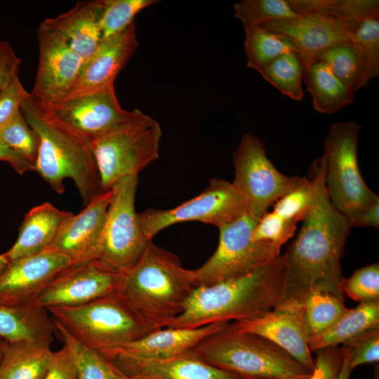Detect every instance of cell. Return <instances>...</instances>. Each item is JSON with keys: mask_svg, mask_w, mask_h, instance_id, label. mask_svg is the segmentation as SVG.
Instances as JSON below:
<instances>
[{"mask_svg": "<svg viewBox=\"0 0 379 379\" xmlns=\"http://www.w3.org/2000/svg\"><path fill=\"white\" fill-rule=\"evenodd\" d=\"M302 222L298 236L283 254L286 277L282 301L302 304L314 291L344 298L340 259L352 227L331 204L325 185Z\"/></svg>", "mask_w": 379, "mask_h": 379, "instance_id": "cell-1", "label": "cell"}, {"mask_svg": "<svg viewBox=\"0 0 379 379\" xmlns=\"http://www.w3.org/2000/svg\"><path fill=\"white\" fill-rule=\"evenodd\" d=\"M284 255L246 274L211 286H197L182 312L168 326L194 328L216 322L251 320L272 310L283 300Z\"/></svg>", "mask_w": 379, "mask_h": 379, "instance_id": "cell-2", "label": "cell"}, {"mask_svg": "<svg viewBox=\"0 0 379 379\" xmlns=\"http://www.w3.org/2000/svg\"><path fill=\"white\" fill-rule=\"evenodd\" d=\"M199 286L194 270L150 240L138 261L121 275L115 292L153 331L168 327Z\"/></svg>", "mask_w": 379, "mask_h": 379, "instance_id": "cell-3", "label": "cell"}, {"mask_svg": "<svg viewBox=\"0 0 379 379\" xmlns=\"http://www.w3.org/2000/svg\"><path fill=\"white\" fill-rule=\"evenodd\" d=\"M20 110L40 139L35 171L54 191L62 194L64 180L72 179L85 205L104 192L90 141L41 106L30 93L22 100Z\"/></svg>", "mask_w": 379, "mask_h": 379, "instance_id": "cell-4", "label": "cell"}, {"mask_svg": "<svg viewBox=\"0 0 379 379\" xmlns=\"http://www.w3.org/2000/svg\"><path fill=\"white\" fill-rule=\"evenodd\" d=\"M208 364L242 378L308 379L311 371L269 340L227 322L192 350Z\"/></svg>", "mask_w": 379, "mask_h": 379, "instance_id": "cell-5", "label": "cell"}, {"mask_svg": "<svg viewBox=\"0 0 379 379\" xmlns=\"http://www.w3.org/2000/svg\"><path fill=\"white\" fill-rule=\"evenodd\" d=\"M46 310L78 343L96 351L129 343L153 331L115 291L83 305Z\"/></svg>", "mask_w": 379, "mask_h": 379, "instance_id": "cell-6", "label": "cell"}, {"mask_svg": "<svg viewBox=\"0 0 379 379\" xmlns=\"http://www.w3.org/2000/svg\"><path fill=\"white\" fill-rule=\"evenodd\" d=\"M159 124L138 109L130 118L91 141L103 192L121 178L138 173L159 157Z\"/></svg>", "mask_w": 379, "mask_h": 379, "instance_id": "cell-7", "label": "cell"}, {"mask_svg": "<svg viewBox=\"0 0 379 379\" xmlns=\"http://www.w3.org/2000/svg\"><path fill=\"white\" fill-rule=\"evenodd\" d=\"M360 125L354 121L333 123L324 140V181L333 206L349 222L356 219L378 196L366 184L357 159Z\"/></svg>", "mask_w": 379, "mask_h": 379, "instance_id": "cell-8", "label": "cell"}, {"mask_svg": "<svg viewBox=\"0 0 379 379\" xmlns=\"http://www.w3.org/2000/svg\"><path fill=\"white\" fill-rule=\"evenodd\" d=\"M232 183L243 197L247 212L260 219L278 199L302 185L307 178L281 173L267 157L264 143L246 133L232 155Z\"/></svg>", "mask_w": 379, "mask_h": 379, "instance_id": "cell-9", "label": "cell"}, {"mask_svg": "<svg viewBox=\"0 0 379 379\" xmlns=\"http://www.w3.org/2000/svg\"><path fill=\"white\" fill-rule=\"evenodd\" d=\"M259 219L246 212L219 227L217 248L210 258L194 270L199 286H211L239 277L272 263L280 250L253 238Z\"/></svg>", "mask_w": 379, "mask_h": 379, "instance_id": "cell-10", "label": "cell"}, {"mask_svg": "<svg viewBox=\"0 0 379 379\" xmlns=\"http://www.w3.org/2000/svg\"><path fill=\"white\" fill-rule=\"evenodd\" d=\"M138 184V175H131L119 179L111 188L98 260L120 274L138 261L150 241L143 233L135 209Z\"/></svg>", "mask_w": 379, "mask_h": 379, "instance_id": "cell-11", "label": "cell"}, {"mask_svg": "<svg viewBox=\"0 0 379 379\" xmlns=\"http://www.w3.org/2000/svg\"><path fill=\"white\" fill-rule=\"evenodd\" d=\"M246 212L245 201L233 184L213 178L194 198L171 209H147L138 213V218L146 238L152 240L160 231L177 223L199 221L219 228Z\"/></svg>", "mask_w": 379, "mask_h": 379, "instance_id": "cell-12", "label": "cell"}, {"mask_svg": "<svg viewBox=\"0 0 379 379\" xmlns=\"http://www.w3.org/2000/svg\"><path fill=\"white\" fill-rule=\"evenodd\" d=\"M39 57L31 95L43 107L64 98L77 79L84 59L54 30L41 23L37 30Z\"/></svg>", "mask_w": 379, "mask_h": 379, "instance_id": "cell-13", "label": "cell"}, {"mask_svg": "<svg viewBox=\"0 0 379 379\" xmlns=\"http://www.w3.org/2000/svg\"><path fill=\"white\" fill-rule=\"evenodd\" d=\"M45 107L90 142L124 123L132 114L120 106L114 85L69 95Z\"/></svg>", "mask_w": 379, "mask_h": 379, "instance_id": "cell-14", "label": "cell"}, {"mask_svg": "<svg viewBox=\"0 0 379 379\" xmlns=\"http://www.w3.org/2000/svg\"><path fill=\"white\" fill-rule=\"evenodd\" d=\"M121 275L98 260L72 265L58 275L33 304L46 310L83 305L115 291Z\"/></svg>", "mask_w": 379, "mask_h": 379, "instance_id": "cell-15", "label": "cell"}, {"mask_svg": "<svg viewBox=\"0 0 379 379\" xmlns=\"http://www.w3.org/2000/svg\"><path fill=\"white\" fill-rule=\"evenodd\" d=\"M72 265L65 255L48 248L9 262L0 274V303L33 304L40 293Z\"/></svg>", "mask_w": 379, "mask_h": 379, "instance_id": "cell-16", "label": "cell"}, {"mask_svg": "<svg viewBox=\"0 0 379 379\" xmlns=\"http://www.w3.org/2000/svg\"><path fill=\"white\" fill-rule=\"evenodd\" d=\"M238 331L260 335L276 344L312 371L314 359L309 347L302 304L286 300L264 315L251 320L232 321Z\"/></svg>", "mask_w": 379, "mask_h": 379, "instance_id": "cell-17", "label": "cell"}, {"mask_svg": "<svg viewBox=\"0 0 379 379\" xmlns=\"http://www.w3.org/2000/svg\"><path fill=\"white\" fill-rule=\"evenodd\" d=\"M112 195L111 189L95 196L69 219L48 248L65 255L73 265L98 260Z\"/></svg>", "mask_w": 379, "mask_h": 379, "instance_id": "cell-18", "label": "cell"}, {"mask_svg": "<svg viewBox=\"0 0 379 379\" xmlns=\"http://www.w3.org/2000/svg\"><path fill=\"white\" fill-rule=\"evenodd\" d=\"M288 37L296 46L302 65L340 43H350L348 21L320 13H307L263 25Z\"/></svg>", "mask_w": 379, "mask_h": 379, "instance_id": "cell-19", "label": "cell"}, {"mask_svg": "<svg viewBox=\"0 0 379 379\" xmlns=\"http://www.w3.org/2000/svg\"><path fill=\"white\" fill-rule=\"evenodd\" d=\"M138 46L134 22L120 33L102 39L94 53L84 60L67 95L114 85L116 77Z\"/></svg>", "mask_w": 379, "mask_h": 379, "instance_id": "cell-20", "label": "cell"}, {"mask_svg": "<svg viewBox=\"0 0 379 379\" xmlns=\"http://www.w3.org/2000/svg\"><path fill=\"white\" fill-rule=\"evenodd\" d=\"M101 354L125 373L148 379L242 378L208 364L192 350L163 359H148L121 354Z\"/></svg>", "mask_w": 379, "mask_h": 379, "instance_id": "cell-21", "label": "cell"}, {"mask_svg": "<svg viewBox=\"0 0 379 379\" xmlns=\"http://www.w3.org/2000/svg\"><path fill=\"white\" fill-rule=\"evenodd\" d=\"M227 321L194 328H161L129 343L98 351L148 359H163L193 350L203 340L221 329Z\"/></svg>", "mask_w": 379, "mask_h": 379, "instance_id": "cell-22", "label": "cell"}, {"mask_svg": "<svg viewBox=\"0 0 379 379\" xmlns=\"http://www.w3.org/2000/svg\"><path fill=\"white\" fill-rule=\"evenodd\" d=\"M102 0L81 1L68 11L41 24L61 35L84 60L102 39L100 21Z\"/></svg>", "mask_w": 379, "mask_h": 379, "instance_id": "cell-23", "label": "cell"}, {"mask_svg": "<svg viewBox=\"0 0 379 379\" xmlns=\"http://www.w3.org/2000/svg\"><path fill=\"white\" fill-rule=\"evenodd\" d=\"M73 215L58 209L50 202L33 207L22 222L16 241L4 253L8 262L49 247Z\"/></svg>", "mask_w": 379, "mask_h": 379, "instance_id": "cell-24", "label": "cell"}, {"mask_svg": "<svg viewBox=\"0 0 379 379\" xmlns=\"http://www.w3.org/2000/svg\"><path fill=\"white\" fill-rule=\"evenodd\" d=\"M51 343L46 340L9 342L2 339L0 379H43L53 353Z\"/></svg>", "mask_w": 379, "mask_h": 379, "instance_id": "cell-25", "label": "cell"}, {"mask_svg": "<svg viewBox=\"0 0 379 379\" xmlns=\"http://www.w3.org/2000/svg\"><path fill=\"white\" fill-rule=\"evenodd\" d=\"M55 331L54 321L46 309L34 304L0 303V338L4 340L52 341Z\"/></svg>", "mask_w": 379, "mask_h": 379, "instance_id": "cell-26", "label": "cell"}, {"mask_svg": "<svg viewBox=\"0 0 379 379\" xmlns=\"http://www.w3.org/2000/svg\"><path fill=\"white\" fill-rule=\"evenodd\" d=\"M302 82L312 96L316 111L333 114L353 102L354 93L325 62L317 59L302 65Z\"/></svg>", "mask_w": 379, "mask_h": 379, "instance_id": "cell-27", "label": "cell"}, {"mask_svg": "<svg viewBox=\"0 0 379 379\" xmlns=\"http://www.w3.org/2000/svg\"><path fill=\"white\" fill-rule=\"evenodd\" d=\"M379 328V301L359 303L347 309L326 332L309 340L310 351L343 345L370 330Z\"/></svg>", "mask_w": 379, "mask_h": 379, "instance_id": "cell-28", "label": "cell"}, {"mask_svg": "<svg viewBox=\"0 0 379 379\" xmlns=\"http://www.w3.org/2000/svg\"><path fill=\"white\" fill-rule=\"evenodd\" d=\"M247 66L256 71L288 53H298L295 44L286 36L263 25L244 27Z\"/></svg>", "mask_w": 379, "mask_h": 379, "instance_id": "cell-29", "label": "cell"}, {"mask_svg": "<svg viewBox=\"0 0 379 379\" xmlns=\"http://www.w3.org/2000/svg\"><path fill=\"white\" fill-rule=\"evenodd\" d=\"M302 307L309 340L328 330L347 309L343 298L320 291L308 293Z\"/></svg>", "mask_w": 379, "mask_h": 379, "instance_id": "cell-30", "label": "cell"}, {"mask_svg": "<svg viewBox=\"0 0 379 379\" xmlns=\"http://www.w3.org/2000/svg\"><path fill=\"white\" fill-rule=\"evenodd\" d=\"M54 324L64 343L72 349L74 354L79 379H148L125 373L100 352L83 346L58 324L55 321Z\"/></svg>", "mask_w": 379, "mask_h": 379, "instance_id": "cell-31", "label": "cell"}, {"mask_svg": "<svg viewBox=\"0 0 379 379\" xmlns=\"http://www.w3.org/2000/svg\"><path fill=\"white\" fill-rule=\"evenodd\" d=\"M350 43L369 80L379 75V14L348 21Z\"/></svg>", "mask_w": 379, "mask_h": 379, "instance_id": "cell-32", "label": "cell"}, {"mask_svg": "<svg viewBox=\"0 0 379 379\" xmlns=\"http://www.w3.org/2000/svg\"><path fill=\"white\" fill-rule=\"evenodd\" d=\"M334 74L354 93L370 81L357 52L350 43L335 44L318 54Z\"/></svg>", "mask_w": 379, "mask_h": 379, "instance_id": "cell-33", "label": "cell"}, {"mask_svg": "<svg viewBox=\"0 0 379 379\" xmlns=\"http://www.w3.org/2000/svg\"><path fill=\"white\" fill-rule=\"evenodd\" d=\"M298 15L320 13L343 20L379 14L377 0H288Z\"/></svg>", "mask_w": 379, "mask_h": 379, "instance_id": "cell-34", "label": "cell"}, {"mask_svg": "<svg viewBox=\"0 0 379 379\" xmlns=\"http://www.w3.org/2000/svg\"><path fill=\"white\" fill-rule=\"evenodd\" d=\"M258 72L284 95L295 100L304 98L302 65L297 53L291 52L278 57Z\"/></svg>", "mask_w": 379, "mask_h": 379, "instance_id": "cell-35", "label": "cell"}, {"mask_svg": "<svg viewBox=\"0 0 379 379\" xmlns=\"http://www.w3.org/2000/svg\"><path fill=\"white\" fill-rule=\"evenodd\" d=\"M234 15L244 27L293 18L299 15L288 0H242L234 4Z\"/></svg>", "mask_w": 379, "mask_h": 379, "instance_id": "cell-36", "label": "cell"}, {"mask_svg": "<svg viewBox=\"0 0 379 379\" xmlns=\"http://www.w3.org/2000/svg\"><path fill=\"white\" fill-rule=\"evenodd\" d=\"M157 2L156 0H102L100 21L102 39L120 33L134 22L139 12Z\"/></svg>", "mask_w": 379, "mask_h": 379, "instance_id": "cell-37", "label": "cell"}, {"mask_svg": "<svg viewBox=\"0 0 379 379\" xmlns=\"http://www.w3.org/2000/svg\"><path fill=\"white\" fill-rule=\"evenodd\" d=\"M0 141L35 165L40 139L25 119L21 110L0 128Z\"/></svg>", "mask_w": 379, "mask_h": 379, "instance_id": "cell-38", "label": "cell"}, {"mask_svg": "<svg viewBox=\"0 0 379 379\" xmlns=\"http://www.w3.org/2000/svg\"><path fill=\"white\" fill-rule=\"evenodd\" d=\"M342 291L360 303L379 301V263L361 267L344 278Z\"/></svg>", "mask_w": 379, "mask_h": 379, "instance_id": "cell-39", "label": "cell"}, {"mask_svg": "<svg viewBox=\"0 0 379 379\" xmlns=\"http://www.w3.org/2000/svg\"><path fill=\"white\" fill-rule=\"evenodd\" d=\"M296 230V225L284 220L272 211L262 216L253 233V238L280 250Z\"/></svg>", "mask_w": 379, "mask_h": 379, "instance_id": "cell-40", "label": "cell"}, {"mask_svg": "<svg viewBox=\"0 0 379 379\" xmlns=\"http://www.w3.org/2000/svg\"><path fill=\"white\" fill-rule=\"evenodd\" d=\"M349 354L350 366L353 370L364 364L379 360V328L370 330L343 345Z\"/></svg>", "mask_w": 379, "mask_h": 379, "instance_id": "cell-41", "label": "cell"}, {"mask_svg": "<svg viewBox=\"0 0 379 379\" xmlns=\"http://www.w3.org/2000/svg\"><path fill=\"white\" fill-rule=\"evenodd\" d=\"M314 352V366L308 379H338L343 361L342 347H326Z\"/></svg>", "mask_w": 379, "mask_h": 379, "instance_id": "cell-42", "label": "cell"}, {"mask_svg": "<svg viewBox=\"0 0 379 379\" xmlns=\"http://www.w3.org/2000/svg\"><path fill=\"white\" fill-rule=\"evenodd\" d=\"M43 379H79L74 354L67 344L64 343L60 350L53 352Z\"/></svg>", "mask_w": 379, "mask_h": 379, "instance_id": "cell-43", "label": "cell"}, {"mask_svg": "<svg viewBox=\"0 0 379 379\" xmlns=\"http://www.w3.org/2000/svg\"><path fill=\"white\" fill-rule=\"evenodd\" d=\"M28 93L18 77L0 91V128L20 111L22 101Z\"/></svg>", "mask_w": 379, "mask_h": 379, "instance_id": "cell-44", "label": "cell"}, {"mask_svg": "<svg viewBox=\"0 0 379 379\" xmlns=\"http://www.w3.org/2000/svg\"><path fill=\"white\" fill-rule=\"evenodd\" d=\"M21 60L11 44L0 40V91L7 88L18 77Z\"/></svg>", "mask_w": 379, "mask_h": 379, "instance_id": "cell-45", "label": "cell"}, {"mask_svg": "<svg viewBox=\"0 0 379 379\" xmlns=\"http://www.w3.org/2000/svg\"><path fill=\"white\" fill-rule=\"evenodd\" d=\"M0 161L8 162L19 174L35 171V167L32 163L1 141Z\"/></svg>", "mask_w": 379, "mask_h": 379, "instance_id": "cell-46", "label": "cell"}, {"mask_svg": "<svg viewBox=\"0 0 379 379\" xmlns=\"http://www.w3.org/2000/svg\"><path fill=\"white\" fill-rule=\"evenodd\" d=\"M379 227V199L366 209L354 222L352 227Z\"/></svg>", "mask_w": 379, "mask_h": 379, "instance_id": "cell-47", "label": "cell"}, {"mask_svg": "<svg viewBox=\"0 0 379 379\" xmlns=\"http://www.w3.org/2000/svg\"><path fill=\"white\" fill-rule=\"evenodd\" d=\"M343 361L338 379H349L351 371H352L349 362V354L347 350L343 346Z\"/></svg>", "mask_w": 379, "mask_h": 379, "instance_id": "cell-48", "label": "cell"}, {"mask_svg": "<svg viewBox=\"0 0 379 379\" xmlns=\"http://www.w3.org/2000/svg\"><path fill=\"white\" fill-rule=\"evenodd\" d=\"M9 262L4 255V253L0 255V274L8 266Z\"/></svg>", "mask_w": 379, "mask_h": 379, "instance_id": "cell-49", "label": "cell"}, {"mask_svg": "<svg viewBox=\"0 0 379 379\" xmlns=\"http://www.w3.org/2000/svg\"><path fill=\"white\" fill-rule=\"evenodd\" d=\"M241 379H274V378L258 377V378H241Z\"/></svg>", "mask_w": 379, "mask_h": 379, "instance_id": "cell-50", "label": "cell"}, {"mask_svg": "<svg viewBox=\"0 0 379 379\" xmlns=\"http://www.w3.org/2000/svg\"><path fill=\"white\" fill-rule=\"evenodd\" d=\"M1 342H2V339L0 338V360L1 357Z\"/></svg>", "mask_w": 379, "mask_h": 379, "instance_id": "cell-51", "label": "cell"}, {"mask_svg": "<svg viewBox=\"0 0 379 379\" xmlns=\"http://www.w3.org/2000/svg\"><path fill=\"white\" fill-rule=\"evenodd\" d=\"M377 379H378V374H377Z\"/></svg>", "mask_w": 379, "mask_h": 379, "instance_id": "cell-52", "label": "cell"}]
</instances>
